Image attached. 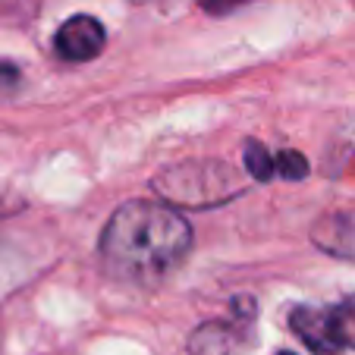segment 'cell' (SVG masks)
Masks as SVG:
<instances>
[{
    "label": "cell",
    "mask_w": 355,
    "mask_h": 355,
    "mask_svg": "<svg viewBox=\"0 0 355 355\" xmlns=\"http://www.w3.org/2000/svg\"><path fill=\"white\" fill-rule=\"evenodd\" d=\"M324 315H327L330 343H334L336 352L355 349V295H346L343 302L324 309Z\"/></svg>",
    "instance_id": "obj_7"
},
{
    "label": "cell",
    "mask_w": 355,
    "mask_h": 355,
    "mask_svg": "<svg viewBox=\"0 0 355 355\" xmlns=\"http://www.w3.org/2000/svg\"><path fill=\"white\" fill-rule=\"evenodd\" d=\"M242 0H201V10H208V13H214V16H223V13H230V10H236Z\"/></svg>",
    "instance_id": "obj_12"
},
{
    "label": "cell",
    "mask_w": 355,
    "mask_h": 355,
    "mask_svg": "<svg viewBox=\"0 0 355 355\" xmlns=\"http://www.w3.org/2000/svg\"><path fill=\"white\" fill-rule=\"evenodd\" d=\"M274 167H277V176L280 180H305L309 176V161L299 155V151H293V148H286V151H280V155H274Z\"/></svg>",
    "instance_id": "obj_9"
},
{
    "label": "cell",
    "mask_w": 355,
    "mask_h": 355,
    "mask_svg": "<svg viewBox=\"0 0 355 355\" xmlns=\"http://www.w3.org/2000/svg\"><path fill=\"white\" fill-rule=\"evenodd\" d=\"M289 327H293V334L299 336L311 352L336 355L334 343H330L327 315H324V309H315V305H299V309L289 311Z\"/></svg>",
    "instance_id": "obj_5"
},
{
    "label": "cell",
    "mask_w": 355,
    "mask_h": 355,
    "mask_svg": "<svg viewBox=\"0 0 355 355\" xmlns=\"http://www.w3.org/2000/svg\"><path fill=\"white\" fill-rule=\"evenodd\" d=\"M26 205H28V201L22 198L16 189H10V186H3V182H0V220H3V217L22 214V211H26Z\"/></svg>",
    "instance_id": "obj_10"
},
{
    "label": "cell",
    "mask_w": 355,
    "mask_h": 355,
    "mask_svg": "<svg viewBox=\"0 0 355 355\" xmlns=\"http://www.w3.org/2000/svg\"><path fill=\"white\" fill-rule=\"evenodd\" d=\"M277 355H295V352H289V349H280V352H277Z\"/></svg>",
    "instance_id": "obj_13"
},
{
    "label": "cell",
    "mask_w": 355,
    "mask_h": 355,
    "mask_svg": "<svg viewBox=\"0 0 355 355\" xmlns=\"http://www.w3.org/2000/svg\"><path fill=\"white\" fill-rule=\"evenodd\" d=\"M311 242L324 255L355 264V208H334L311 223Z\"/></svg>",
    "instance_id": "obj_4"
},
{
    "label": "cell",
    "mask_w": 355,
    "mask_h": 355,
    "mask_svg": "<svg viewBox=\"0 0 355 355\" xmlns=\"http://www.w3.org/2000/svg\"><path fill=\"white\" fill-rule=\"evenodd\" d=\"M242 161H245V176L255 182H270L277 176L274 167V155L261 141H245V151H242Z\"/></svg>",
    "instance_id": "obj_8"
},
{
    "label": "cell",
    "mask_w": 355,
    "mask_h": 355,
    "mask_svg": "<svg viewBox=\"0 0 355 355\" xmlns=\"http://www.w3.org/2000/svg\"><path fill=\"white\" fill-rule=\"evenodd\" d=\"M107 44V32L101 26V19L88 13L69 16L54 35V51L69 63H88L104 51Z\"/></svg>",
    "instance_id": "obj_3"
},
{
    "label": "cell",
    "mask_w": 355,
    "mask_h": 355,
    "mask_svg": "<svg viewBox=\"0 0 355 355\" xmlns=\"http://www.w3.org/2000/svg\"><path fill=\"white\" fill-rule=\"evenodd\" d=\"M239 349L242 346H239V336H236V327L223 321L201 324L189 336V355H242Z\"/></svg>",
    "instance_id": "obj_6"
},
{
    "label": "cell",
    "mask_w": 355,
    "mask_h": 355,
    "mask_svg": "<svg viewBox=\"0 0 355 355\" xmlns=\"http://www.w3.org/2000/svg\"><path fill=\"white\" fill-rule=\"evenodd\" d=\"M155 195L170 208H217L230 198L245 195L248 180L227 161L192 157L164 167L151 180Z\"/></svg>",
    "instance_id": "obj_2"
},
{
    "label": "cell",
    "mask_w": 355,
    "mask_h": 355,
    "mask_svg": "<svg viewBox=\"0 0 355 355\" xmlns=\"http://www.w3.org/2000/svg\"><path fill=\"white\" fill-rule=\"evenodd\" d=\"M22 79V69L16 67L13 60H0V92H10V88H16Z\"/></svg>",
    "instance_id": "obj_11"
},
{
    "label": "cell",
    "mask_w": 355,
    "mask_h": 355,
    "mask_svg": "<svg viewBox=\"0 0 355 355\" xmlns=\"http://www.w3.org/2000/svg\"><path fill=\"white\" fill-rule=\"evenodd\" d=\"M192 227L164 201H123L101 230L98 255L110 280L126 286H161L186 264L192 252Z\"/></svg>",
    "instance_id": "obj_1"
}]
</instances>
